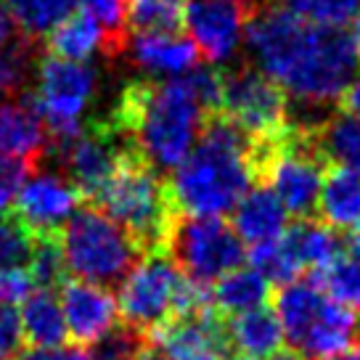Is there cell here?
I'll use <instances>...</instances> for the list:
<instances>
[{"mask_svg":"<svg viewBox=\"0 0 360 360\" xmlns=\"http://www.w3.org/2000/svg\"><path fill=\"white\" fill-rule=\"evenodd\" d=\"M244 43L259 72L304 109L339 101L358 72L349 32L304 22L276 3L249 13Z\"/></svg>","mask_w":360,"mask_h":360,"instance_id":"obj_1","label":"cell"},{"mask_svg":"<svg viewBox=\"0 0 360 360\" xmlns=\"http://www.w3.org/2000/svg\"><path fill=\"white\" fill-rule=\"evenodd\" d=\"M220 106V69L193 67L180 77L133 79L109 120L154 169H175L191 154Z\"/></svg>","mask_w":360,"mask_h":360,"instance_id":"obj_2","label":"cell"},{"mask_svg":"<svg viewBox=\"0 0 360 360\" xmlns=\"http://www.w3.org/2000/svg\"><path fill=\"white\" fill-rule=\"evenodd\" d=\"M259 167L262 143L249 138L228 117L214 112L191 154L167 180L172 204L180 214L220 217L259 183Z\"/></svg>","mask_w":360,"mask_h":360,"instance_id":"obj_3","label":"cell"},{"mask_svg":"<svg viewBox=\"0 0 360 360\" xmlns=\"http://www.w3.org/2000/svg\"><path fill=\"white\" fill-rule=\"evenodd\" d=\"M90 204L112 217L143 255L167 249L169 231L180 214L172 204L167 180L135 148L120 159L112 178Z\"/></svg>","mask_w":360,"mask_h":360,"instance_id":"obj_4","label":"cell"},{"mask_svg":"<svg viewBox=\"0 0 360 360\" xmlns=\"http://www.w3.org/2000/svg\"><path fill=\"white\" fill-rule=\"evenodd\" d=\"M273 315L283 339L304 358L326 360L360 337L358 313L334 302L313 278L283 283L273 297Z\"/></svg>","mask_w":360,"mask_h":360,"instance_id":"obj_5","label":"cell"},{"mask_svg":"<svg viewBox=\"0 0 360 360\" xmlns=\"http://www.w3.org/2000/svg\"><path fill=\"white\" fill-rule=\"evenodd\" d=\"M210 302V289L188 281L167 252H151L120 283L117 307L122 321L148 337L169 318L193 313Z\"/></svg>","mask_w":360,"mask_h":360,"instance_id":"obj_6","label":"cell"},{"mask_svg":"<svg viewBox=\"0 0 360 360\" xmlns=\"http://www.w3.org/2000/svg\"><path fill=\"white\" fill-rule=\"evenodd\" d=\"M58 249L67 276L93 286H120L122 278L143 259V252L112 217L82 204L58 233Z\"/></svg>","mask_w":360,"mask_h":360,"instance_id":"obj_7","label":"cell"},{"mask_svg":"<svg viewBox=\"0 0 360 360\" xmlns=\"http://www.w3.org/2000/svg\"><path fill=\"white\" fill-rule=\"evenodd\" d=\"M101 88V75L90 61H64L40 56L34 69V90H30L34 109L48 127L51 141H67L85 124L88 112Z\"/></svg>","mask_w":360,"mask_h":360,"instance_id":"obj_8","label":"cell"},{"mask_svg":"<svg viewBox=\"0 0 360 360\" xmlns=\"http://www.w3.org/2000/svg\"><path fill=\"white\" fill-rule=\"evenodd\" d=\"M165 252L188 281L207 289L247 262V244L223 217L178 214Z\"/></svg>","mask_w":360,"mask_h":360,"instance_id":"obj_9","label":"cell"},{"mask_svg":"<svg viewBox=\"0 0 360 360\" xmlns=\"http://www.w3.org/2000/svg\"><path fill=\"white\" fill-rule=\"evenodd\" d=\"M217 112L238 124L257 143L276 141L292 127V106L286 93L249 64L220 72Z\"/></svg>","mask_w":360,"mask_h":360,"instance_id":"obj_10","label":"cell"},{"mask_svg":"<svg viewBox=\"0 0 360 360\" xmlns=\"http://www.w3.org/2000/svg\"><path fill=\"white\" fill-rule=\"evenodd\" d=\"M127 151L130 143L117 130V124L109 117H98L82 124V130L67 141H51L45 162L53 159L58 175H64L77 188L82 202L90 204Z\"/></svg>","mask_w":360,"mask_h":360,"instance_id":"obj_11","label":"cell"},{"mask_svg":"<svg viewBox=\"0 0 360 360\" xmlns=\"http://www.w3.org/2000/svg\"><path fill=\"white\" fill-rule=\"evenodd\" d=\"M151 345L165 355V360H228L233 347L228 318L217 313L212 304L169 318L151 334Z\"/></svg>","mask_w":360,"mask_h":360,"instance_id":"obj_12","label":"cell"},{"mask_svg":"<svg viewBox=\"0 0 360 360\" xmlns=\"http://www.w3.org/2000/svg\"><path fill=\"white\" fill-rule=\"evenodd\" d=\"M82 204V196L64 175L34 169L16 193L11 214L34 236H58Z\"/></svg>","mask_w":360,"mask_h":360,"instance_id":"obj_13","label":"cell"},{"mask_svg":"<svg viewBox=\"0 0 360 360\" xmlns=\"http://www.w3.org/2000/svg\"><path fill=\"white\" fill-rule=\"evenodd\" d=\"M247 8L238 0H186L183 27L199 56L210 64H223L244 40Z\"/></svg>","mask_w":360,"mask_h":360,"instance_id":"obj_14","label":"cell"},{"mask_svg":"<svg viewBox=\"0 0 360 360\" xmlns=\"http://www.w3.org/2000/svg\"><path fill=\"white\" fill-rule=\"evenodd\" d=\"M51 135L34 109L30 93L0 101V159H22L43 169Z\"/></svg>","mask_w":360,"mask_h":360,"instance_id":"obj_15","label":"cell"},{"mask_svg":"<svg viewBox=\"0 0 360 360\" xmlns=\"http://www.w3.org/2000/svg\"><path fill=\"white\" fill-rule=\"evenodd\" d=\"M61 313L67 334L77 345H93L117 323V300L109 289L85 281H64L61 286Z\"/></svg>","mask_w":360,"mask_h":360,"instance_id":"obj_16","label":"cell"},{"mask_svg":"<svg viewBox=\"0 0 360 360\" xmlns=\"http://www.w3.org/2000/svg\"><path fill=\"white\" fill-rule=\"evenodd\" d=\"M289 212L283 210V204L276 199V193L268 186H252L244 199L233 207V231L236 236L249 244L259 247L283 236V231L289 228Z\"/></svg>","mask_w":360,"mask_h":360,"instance_id":"obj_17","label":"cell"},{"mask_svg":"<svg viewBox=\"0 0 360 360\" xmlns=\"http://www.w3.org/2000/svg\"><path fill=\"white\" fill-rule=\"evenodd\" d=\"M124 53L135 67L162 75H183L199 61L196 45L178 32H135L124 45Z\"/></svg>","mask_w":360,"mask_h":360,"instance_id":"obj_18","label":"cell"},{"mask_svg":"<svg viewBox=\"0 0 360 360\" xmlns=\"http://www.w3.org/2000/svg\"><path fill=\"white\" fill-rule=\"evenodd\" d=\"M310 146L323 165L360 172V114L337 112L307 130Z\"/></svg>","mask_w":360,"mask_h":360,"instance_id":"obj_19","label":"cell"},{"mask_svg":"<svg viewBox=\"0 0 360 360\" xmlns=\"http://www.w3.org/2000/svg\"><path fill=\"white\" fill-rule=\"evenodd\" d=\"M48 51L51 56L64 61H88L93 53L114 58L112 43L101 30V24L85 11H72L64 22L48 32Z\"/></svg>","mask_w":360,"mask_h":360,"instance_id":"obj_20","label":"cell"},{"mask_svg":"<svg viewBox=\"0 0 360 360\" xmlns=\"http://www.w3.org/2000/svg\"><path fill=\"white\" fill-rule=\"evenodd\" d=\"M318 210L328 228L358 231L360 228V172L334 167L321 186Z\"/></svg>","mask_w":360,"mask_h":360,"instance_id":"obj_21","label":"cell"},{"mask_svg":"<svg viewBox=\"0 0 360 360\" xmlns=\"http://www.w3.org/2000/svg\"><path fill=\"white\" fill-rule=\"evenodd\" d=\"M270 300V283L265 276L257 273L255 268H238L233 273L223 276L220 281L210 289V302L217 313L225 318H236V315L252 313L265 307Z\"/></svg>","mask_w":360,"mask_h":360,"instance_id":"obj_22","label":"cell"},{"mask_svg":"<svg viewBox=\"0 0 360 360\" xmlns=\"http://www.w3.org/2000/svg\"><path fill=\"white\" fill-rule=\"evenodd\" d=\"M19 323H22V337L32 347H61L67 334L61 302L53 292L37 289L22 302L19 310Z\"/></svg>","mask_w":360,"mask_h":360,"instance_id":"obj_23","label":"cell"},{"mask_svg":"<svg viewBox=\"0 0 360 360\" xmlns=\"http://www.w3.org/2000/svg\"><path fill=\"white\" fill-rule=\"evenodd\" d=\"M283 238L292 247L302 273L304 270L318 273L342 255V238L337 236V231L318 220H297L283 231Z\"/></svg>","mask_w":360,"mask_h":360,"instance_id":"obj_24","label":"cell"},{"mask_svg":"<svg viewBox=\"0 0 360 360\" xmlns=\"http://www.w3.org/2000/svg\"><path fill=\"white\" fill-rule=\"evenodd\" d=\"M228 331H231V345H236L241 349V355L257 360L273 355L283 342L278 318L268 307H259V310L231 318Z\"/></svg>","mask_w":360,"mask_h":360,"instance_id":"obj_25","label":"cell"},{"mask_svg":"<svg viewBox=\"0 0 360 360\" xmlns=\"http://www.w3.org/2000/svg\"><path fill=\"white\" fill-rule=\"evenodd\" d=\"M40 56V45L19 32L0 48V101L30 93V82Z\"/></svg>","mask_w":360,"mask_h":360,"instance_id":"obj_26","label":"cell"},{"mask_svg":"<svg viewBox=\"0 0 360 360\" xmlns=\"http://www.w3.org/2000/svg\"><path fill=\"white\" fill-rule=\"evenodd\" d=\"M75 3L77 0H3V8L11 16L16 32L40 43L72 13Z\"/></svg>","mask_w":360,"mask_h":360,"instance_id":"obj_27","label":"cell"},{"mask_svg":"<svg viewBox=\"0 0 360 360\" xmlns=\"http://www.w3.org/2000/svg\"><path fill=\"white\" fill-rule=\"evenodd\" d=\"M310 278L334 302H339L342 307L352 310V313H360V259L358 257L342 252L334 262H328L326 268L313 273Z\"/></svg>","mask_w":360,"mask_h":360,"instance_id":"obj_28","label":"cell"},{"mask_svg":"<svg viewBox=\"0 0 360 360\" xmlns=\"http://www.w3.org/2000/svg\"><path fill=\"white\" fill-rule=\"evenodd\" d=\"M186 0H124V24L133 32H178Z\"/></svg>","mask_w":360,"mask_h":360,"instance_id":"obj_29","label":"cell"},{"mask_svg":"<svg viewBox=\"0 0 360 360\" xmlns=\"http://www.w3.org/2000/svg\"><path fill=\"white\" fill-rule=\"evenodd\" d=\"M146 347H151V337L141 328L117 321L106 334L88 345V360H133Z\"/></svg>","mask_w":360,"mask_h":360,"instance_id":"obj_30","label":"cell"},{"mask_svg":"<svg viewBox=\"0 0 360 360\" xmlns=\"http://www.w3.org/2000/svg\"><path fill=\"white\" fill-rule=\"evenodd\" d=\"M27 273L37 289L45 292H53L61 289L67 281V268H64V259H61V249H58V236H37L34 252L30 257Z\"/></svg>","mask_w":360,"mask_h":360,"instance_id":"obj_31","label":"cell"},{"mask_svg":"<svg viewBox=\"0 0 360 360\" xmlns=\"http://www.w3.org/2000/svg\"><path fill=\"white\" fill-rule=\"evenodd\" d=\"M289 13L321 27H342L360 13V0H281Z\"/></svg>","mask_w":360,"mask_h":360,"instance_id":"obj_32","label":"cell"},{"mask_svg":"<svg viewBox=\"0 0 360 360\" xmlns=\"http://www.w3.org/2000/svg\"><path fill=\"white\" fill-rule=\"evenodd\" d=\"M37 236L27 231L11 212L0 214V270L27 268L34 252Z\"/></svg>","mask_w":360,"mask_h":360,"instance_id":"obj_33","label":"cell"},{"mask_svg":"<svg viewBox=\"0 0 360 360\" xmlns=\"http://www.w3.org/2000/svg\"><path fill=\"white\" fill-rule=\"evenodd\" d=\"M34 172L30 162L22 159H0V214L8 212V207L13 204L19 188L24 186V180Z\"/></svg>","mask_w":360,"mask_h":360,"instance_id":"obj_34","label":"cell"},{"mask_svg":"<svg viewBox=\"0 0 360 360\" xmlns=\"http://www.w3.org/2000/svg\"><path fill=\"white\" fill-rule=\"evenodd\" d=\"M22 323L11 304L0 302V360H13L22 352Z\"/></svg>","mask_w":360,"mask_h":360,"instance_id":"obj_35","label":"cell"},{"mask_svg":"<svg viewBox=\"0 0 360 360\" xmlns=\"http://www.w3.org/2000/svg\"><path fill=\"white\" fill-rule=\"evenodd\" d=\"M34 283L27 268H3L0 270V302L19 304L32 294Z\"/></svg>","mask_w":360,"mask_h":360,"instance_id":"obj_36","label":"cell"},{"mask_svg":"<svg viewBox=\"0 0 360 360\" xmlns=\"http://www.w3.org/2000/svg\"><path fill=\"white\" fill-rule=\"evenodd\" d=\"M13 360H88V352L82 347H32L19 352Z\"/></svg>","mask_w":360,"mask_h":360,"instance_id":"obj_37","label":"cell"},{"mask_svg":"<svg viewBox=\"0 0 360 360\" xmlns=\"http://www.w3.org/2000/svg\"><path fill=\"white\" fill-rule=\"evenodd\" d=\"M339 101H342V109H345V112L360 114V72H355V77H352V82L347 85L345 96H342Z\"/></svg>","mask_w":360,"mask_h":360,"instance_id":"obj_38","label":"cell"},{"mask_svg":"<svg viewBox=\"0 0 360 360\" xmlns=\"http://www.w3.org/2000/svg\"><path fill=\"white\" fill-rule=\"evenodd\" d=\"M13 34H16V27H13L11 16L6 13V8H3V3H0V48L11 40Z\"/></svg>","mask_w":360,"mask_h":360,"instance_id":"obj_39","label":"cell"},{"mask_svg":"<svg viewBox=\"0 0 360 360\" xmlns=\"http://www.w3.org/2000/svg\"><path fill=\"white\" fill-rule=\"evenodd\" d=\"M268 360H310V358H304L302 352H297L292 347H278L273 355H268Z\"/></svg>","mask_w":360,"mask_h":360,"instance_id":"obj_40","label":"cell"},{"mask_svg":"<svg viewBox=\"0 0 360 360\" xmlns=\"http://www.w3.org/2000/svg\"><path fill=\"white\" fill-rule=\"evenodd\" d=\"M326 360H360V342L347 349H342V352H337V355H331V358H326Z\"/></svg>","mask_w":360,"mask_h":360,"instance_id":"obj_41","label":"cell"},{"mask_svg":"<svg viewBox=\"0 0 360 360\" xmlns=\"http://www.w3.org/2000/svg\"><path fill=\"white\" fill-rule=\"evenodd\" d=\"M349 40H352V48H355V53L360 58V13L352 19V32H349Z\"/></svg>","mask_w":360,"mask_h":360,"instance_id":"obj_42","label":"cell"},{"mask_svg":"<svg viewBox=\"0 0 360 360\" xmlns=\"http://www.w3.org/2000/svg\"><path fill=\"white\" fill-rule=\"evenodd\" d=\"M133 360H165V355H162V352H159V349L151 345V347H146L143 352H141V355H135Z\"/></svg>","mask_w":360,"mask_h":360,"instance_id":"obj_43","label":"cell"},{"mask_svg":"<svg viewBox=\"0 0 360 360\" xmlns=\"http://www.w3.org/2000/svg\"><path fill=\"white\" fill-rule=\"evenodd\" d=\"M349 255L360 259V228L352 233V238H349Z\"/></svg>","mask_w":360,"mask_h":360,"instance_id":"obj_44","label":"cell"},{"mask_svg":"<svg viewBox=\"0 0 360 360\" xmlns=\"http://www.w3.org/2000/svg\"><path fill=\"white\" fill-rule=\"evenodd\" d=\"M238 3H241V6L247 8V16H249V13L255 11V8H259V6H265V3H273V0H238Z\"/></svg>","mask_w":360,"mask_h":360,"instance_id":"obj_45","label":"cell"},{"mask_svg":"<svg viewBox=\"0 0 360 360\" xmlns=\"http://www.w3.org/2000/svg\"><path fill=\"white\" fill-rule=\"evenodd\" d=\"M228 360H257V358H249V355H236V358H228Z\"/></svg>","mask_w":360,"mask_h":360,"instance_id":"obj_46","label":"cell"}]
</instances>
